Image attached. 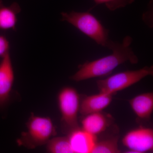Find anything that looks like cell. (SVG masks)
Instances as JSON below:
<instances>
[{"instance_id":"obj_14","label":"cell","mask_w":153,"mask_h":153,"mask_svg":"<svg viewBox=\"0 0 153 153\" xmlns=\"http://www.w3.org/2000/svg\"><path fill=\"white\" fill-rule=\"evenodd\" d=\"M119 137L116 136L97 142L91 153H120L118 142Z\"/></svg>"},{"instance_id":"obj_8","label":"cell","mask_w":153,"mask_h":153,"mask_svg":"<svg viewBox=\"0 0 153 153\" xmlns=\"http://www.w3.org/2000/svg\"><path fill=\"white\" fill-rule=\"evenodd\" d=\"M68 137L74 153H91L97 142V136L80 128L68 134Z\"/></svg>"},{"instance_id":"obj_4","label":"cell","mask_w":153,"mask_h":153,"mask_svg":"<svg viewBox=\"0 0 153 153\" xmlns=\"http://www.w3.org/2000/svg\"><path fill=\"white\" fill-rule=\"evenodd\" d=\"M58 106L61 115L63 131L67 134L79 128L77 115L79 111L80 97L77 91L71 87H65L57 96Z\"/></svg>"},{"instance_id":"obj_6","label":"cell","mask_w":153,"mask_h":153,"mask_svg":"<svg viewBox=\"0 0 153 153\" xmlns=\"http://www.w3.org/2000/svg\"><path fill=\"white\" fill-rule=\"evenodd\" d=\"M124 146L128 148L126 153H144L153 149V130L140 127L128 131L123 139Z\"/></svg>"},{"instance_id":"obj_5","label":"cell","mask_w":153,"mask_h":153,"mask_svg":"<svg viewBox=\"0 0 153 153\" xmlns=\"http://www.w3.org/2000/svg\"><path fill=\"white\" fill-rule=\"evenodd\" d=\"M153 66H146L137 70L119 72L105 79L97 81L100 93L114 95L127 88L148 76H153Z\"/></svg>"},{"instance_id":"obj_11","label":"cell","mask_w":153,"mask_h":153,"mask_svg":"<svg viewBox=\"0 0 153 153\" xmlns=\"http://www.w3.org/2000/svg\"><path fill=\"white\" fill-rule=\"evenodd\" d=\"M107 117L101 112L86 115L81 122L82 128L88 133L97 136L104 131L109 126Z\"/></svg>"},{"instance_id":"obj_10","label":"cell","mask_w":153,"mask_h":153,"mask_svg":"<svg viewBox=\"0 0 153 153\" xmlns=\"http://www.w3.org/2000/svg\"><path fill=\"white\" fill-rule=\"evenodd\" d=\"M132 109L140 119L148 120L153 111V93L147 92L139 94L129 100Z\"/></svg>"},{"instance_id":"obj_15","label":"cell","mask_w":153,"mask_h":153,"mask_svg":"<svg viewBox=\"0 0 153 153\" xmlns=\"http://www.w3.org/2000/svg\"><path fill=\"white\" fill-rule=\"evenodd\" d=\"M96 5L104 4L109 10L114 11L131 4L135 0H94Z\"/></svg>"},{"instance_id":"obj_13","label":"cell","mask_w":153,"mask_h":153,"mask_svg":"<svg viewBox=\"0 0 153 153\" xmlns=\"http://www.w3.org/2000/svg\"><path fill=\"white\" fill-rule=\"evenodd\" d=\"M47 152L51 153H74L68 136L52 138L47 144Z\"/></svg>"},{"instance_id":"obj_9","label":"cell","mask_w":153,"mask_h":153,"mask_svg":"<svg viewBox=\"0 0 153 153\" xmlns=\"http://www.w3.org/2000/svg\"><path fill=\"white\" fill-rule=\"evenodd\" d=\"M113 95L100 92L98 94L85 97L80 102L79 113L85 116L94 113L101 112L111 103Z\"/></svg>"},{"instance_id":"obj_1","label":"cell","mask_w":153,"mask_h":153,"mask_svg":"<svg viewBox=\"0 0 153 153\" xmlns=\"http://www.w3.org/2000/svg\"><path fill=\"white\" fill-rule=\"evenodd\" d=\"M133 38L126 36L122 43L114 42L110 50L111 55L92 61L85 62L79 66V69L70 78L79 81L108 75L119 66L129 62L132 64L138 63V58L135 54L131 45Z\"/></svg>"},{"instance_id":"obj_2","label":"cell","mask_w":153,"mask_h":153,"mask_svg":"<svg viewBox=\"0 0 153 153\" xmlns=\"http://www.w3.org/2000/svg\"><path fill=\"white\" fill-rule=\"evenodd\" d=\"M61 16L62 21L71 24L98 45L111 49L114 42L109 39V30L90 12H62Z\"/></svg>"},{"instance_id":"obj_12","label":"cell","mask_w":153,"mask_h":153,"mask_svg":"<svg viewBox=\"0 0 153 153\" xmlns=\"http://www.w3.org/2000/svg\"><path fill=\"white\" fill-rule=\"evenodd\" d=\"M21 11V7L18 3L14 2L6 6L2 0H0V30H15L17 16Z\"/></svg>"},{"instance_id":"obj_3","label":"cell","mask_w":153,"mask_h":153,"mask_svg":"<svg viewBox=\"0 0 153 153\" xmlns=\"http://www.w3.org/2000/svg\"><path fill=\"white\" fill-rule=\"evenodd\" d=\"M27 126V130L22 133L18 143L28 149H35L47 144L56 135L55 126L49 117L32 114Z\"/></svg>"},{"instance_id":"obj_17","label":"cell","mask_w":153,"mask_h":153,"mask_svg":"<svg viewBox=\"0 0 153 153\" xmlns=\"http://www.w3.org/2000/svg\"><path fill=\"white\" fill-rule=\"evenodd\" d=\"M10 44L7 39L0 35V57H2L9 52Z\"/></svg>"},{"instance_id":"obj_7","label":"cell","mask_w":153,"mask_h":153,"mask_svg":"<svg viewBox=\"0 0 153 153\" xmlns=\"http://www.w3.org/2000/svg\"><path fill=\"white\" fill-rule=\"evenodd\" d=\"M0 62V107L10 99L13 85L15 75L10 53L1 57Z\"/></svg>"},{"instance_id":"obj_16","label":"cell","mask_w":153,"mask_h":153,"mask_svg":"<svg viewBox=\"0 0 153 153\" xmlns=\"http://www.w3.org/2000/svg\"><path fill=\"white\" fill-rule=\"evenodd\" d=\"M153 1H151L149 5V8L146 12L143 14L142 20L150 28H153Z\"/></svg>"}]
</instances>
